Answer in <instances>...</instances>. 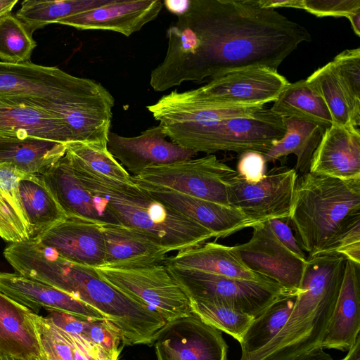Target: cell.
<instances>
[{
	"instance_id": "12",
	"label": "cell",
	"mask_w": 360,
	"mask_h": 360,
	"mask_svg": "<svg viewBox=\"0 0 360 360\" xmlns=\"http://www.w3.org/2000/svg\"><path fill=\"white\" fill-rule=\"evenodd\" d=\"M251 238L236 245L245 266L254 273L276 283L288 295H297L307 264L277 238L269 222L254 225Z\"/></svg>"
},
{
	"instance_id": "48",
	"label": "cell",
	"mask_w": 360,
	"mask_h": 360,
	"mask_svg": "<svg viewBox=\"0 0 360 360\" xmlns=\"http://www.w3.org/2000/svg\"><path fill=\"white\" fill-rule=\"evenodd\" d=\"M18 0H0V18L11 13Z\"/></svg>"
},
{
	"instance_id": "27",
	"label": "cell",
	"mask_w": 360,
	"mask_h": 360,
	"mask_svg": "<svg viewBox=\"0 0 360 360\" xmlns=\"http://www.w3.org/2000/svg\"><path fill=\"white\" fill-rule=\"evenodd\" d=\"M32 311L0 292V353L39 360L41 348Z\"/></svg>"
},
{
	"instance_id": "30",
	"label": "cell",
	"mask_w": 360,
	"mask_h": 360,
	"mask_svg": "<svg viewBox=\"0 0 360 360\" xmlns=\"http://www.w3.org/2000/svg\"><path fill=\"white\" fill-rule=\"evenodd\" d=\"M283 120L285 134L264 155V159L267 163L294 154L296 156L295 170L298 175L307 174L309 172L314 153L326 129L299 119L285 117Z\"/></svg>"
},
{
	"instance_id": "36",
	"label": "cell",
	"mask_w": 360,
	"mask_h": 360,
	"mask_svg": "<svg viewBox=\"0 0 360 360\" xmlns=\"http://www.w3.org/2000/svg\"><path fill=\"white\" fill-rule=\"evenodd\" d=\"M189 301L193 314L230 335L239 343L254 319L253 316L221 302L204 300Z\"/></svg>"
},
{
	"instance_id": "6",
	"label": "cell",
	"mask_w": 360,
	"mask_h": 360,
	"mask_svg": "<svg viewBox=\"0 0 360 360\" xmlns=\"http://www.w3.org/2000/svg\"><path fill=\"white\" fill-rule=\"evenodd\" d=\"M285 131L283 118L264 106L250 114L222 119L179 146L196 153L255 151L265 155Z\"/></svg>"
},
{
	"instance_id": "11",
	"label": "cell",
	"mask_w": 360,
	"mask_h": 360,
	"mask_svg": "<svg viewBox=\"0 0 360 360\" xmlns=\"http://www.w3.org/2000/svg\"><path fill=\"white\" fill-rule=\"evenodd\" d=\"M297 176L294 168L286 166L271 168L257 183L238 175L229 188V204L253 226L276 219L288 220Z\"/></svg>"
},
{
	"instance_id": "2",
	"label": "cell",
	"mask_w": 360,
	"mask_h": 360,
	"mask_svg": "<svg viewBox=\"0 0 360 360\" xmlns=\"http://www.w3.org/2000/svg\"><path fill=\"white\" fill-rule=\"evenodd\" d=\"M4 256L15 273L50 285L99 311L121 333L123 345L153 344L166 321L124 295L94 267L72 263L37 238L11 243Z\"/></svg>"
},
{
	"instance_id": "17",
	"label": "cell",
	"mask_w": 360,
	"mask_h": 360,
	"mask_svg": "<svg viewBox=\"0 0 360 360\" xmlns=\"http://www.w3.org/2000/svg\"><path fill=\"white\" fill-rule=\"evenodd\" d=\"M162 6L160 0H109L103 6L65 18L58 23L81 30H108L129 37L155 20Z\"/></svg>"
},
{
	"instance_id": "40",
	"label": "cell",
	"mask_w": 360,
	"mask_h": 360,
	"mask_svg": "<svg viewBox=\"0 0 360 360\" xmlns=\"http://www.w3.org/2000/svg\"><path fill=\"white\" fill-rule=\"evenodd\" d=\"M291 8L303 9L316 17H345L360 11L359 0H292Z\"/></svg>"
},
{
	"instance_id": "42",
	"label": "cell",
	"mask_w": 360,
	"mask_h": 360,
	"mask_svg": "<svg viewBox=\"0 0 360 360\" xmlns=\"http://www.w3.org/2000/svg\"><path fill=\"white\" fill-rule=\"evenodd\" d=\"M0 237L10 243L29 239L28 232L23 223L1 191Z\"/></svg>"
},
{
	"instance_id": "26",
	"label": "cell",
	"mask_w": 360,
	"mask_h": 360,
	"mask_svg": "<svg viewBox=\"0 0 360 360\" xmlns=\"http://www.w3.org/2000/svg\"><path fill=\"white\" fill-rule=\"evenodd\" d=\"M102 231L105 244L103 266L162 262L169 252L146 234L124 226H102Z\"/></svg>"
},
{
	"instance_id": "9",
	"label": "cell",
	"mask_w": 360,
	"mask_h": 360,
	"mask_svg": "<svg viewBox=\"0 0 360 360\" xmlns=\"http://www.w3.org/2000/svg\"><path fill=\"white\" fill-rule=\"evenodd\" d=\"M236 170L214 155L155 165L131 176L133 181L143 182L174 191L229 205V191Z\"/></svg>"
},
{
	"instance_id": "16",
	"label": "cell",
	"mask_w": 360,
	"mask_h": 360,
	"mask_svg": "<svg viewBox=\"0 0 360 360\" xmlns=\"http://www.w3.org/2000/svg\"><path fill=\"white\" fill-rule=\"evenodd\" d=\"M68 218L101 226L120 225L102 198L92 194L76 175L65 155L39 174Z\"/></svg>"
},
{
	"instance_id": "34",
	"label": "cell",
	"mask_w": 360,
	"mask_h": 360,
	"mask_svg": "<svg viewBox=\"0 0 360 360\" xmlns=\"http://www.w3.org/2000/svg\"><path fill=\"white\" fill-rule=\"evenodd\" d=\"M109 0H25L15 16L31 32L70 15L98 8Z\"/></svg>"
},
{
	"instance_id": "41",
	"label": "cell",
	"mask_w": 360,
	"mask_h": 360,
	"mask_svg": "<svg viewBox=\"0 0 360 360\" xmlns=\"http://www.w3.org/2000/svg\"><path fill=\"white\" fill-rule=\"evenodd\" d=\"M83 336L112 354H120L123 345L121 333L107 319H89Z\"/></svg>"
},
{
	"instance_id": "25",
	"label": "cell",
	"mask_w": 360,
	"mask_h": 360,
	"mask_svg": "<svg viewBox=\"0 0 360 360\" xmlns=\"http://www.w3.org/2000/svg\"><path fill=\"white\" fill-rule=\"evenodd\" d=\"M41 348L39 360H120L89 338L63 330L45 317L31 311Z\"/></svg>"
},
{
	"instance_id": "3",
	"label": "cell",
	"mask_w": 360,
	"mask_h": 360,
	"mask_svg": "<svg viewBox=\"0 0 360 360\" xmlns=\"http://www.w3.org/2000/svg\"><path fill=\"white\" fill-rule=\"evenodd\" d=\"M347 259L337 252L307 257L300 292L279 333L239 360H292L321 347L342 283Z\"/></svg>"
},
{
	"instance_id": "38",
	"label": "cell",
	"mask_w": 360,
	"mask_h": 360,
	"mask_svg": "<svg viewBox=\"0 0 360 360\" xmlns=\"http://www.w3.org/2000/svg\"><path fill=\"white\" fill-rule=\"evenodd\" d=\"M330 62L352 103L360 110V49L344 50Z\"/></svg>"
},
{
	"instance_id": "37",
	"label": "cell",
	"mask_w": 360,
	"mask_h": 360,
	"mask_svg": "<svg viewBox=\"0 0 360 360\" xmlns=\"http://www.w3.org/2000/svg\"><path fill=\"white\" fill-rule=\"evenodd\" d=\"M32 34L15 15L9 13L0 18V62L30 63L37 46Z\"/></svg>"
},
{
	"instance_id": "28",
	"label": "cell",
	"mask_w": 360,
	"mask_h": 360,
	"mask_svg": "<svg viewBox=\"0 0 360 360\" xmlns=\"http://www.w3.org/2000/svg\"><path fill=\"white\" fill-rule=\"evenodd\" d=\"M19 193L28 224L29 239L39 237L68 219L39 174H31L20 180Z\"/></svg>"
},
{
	"instance_id": "23",
	"label": "cell",
	"mask_w": 360,
	"mask_h": 360,
	"mask_svg": "<svg viewBox=\"0 0 360 360\" xmlns=\"http://www.w3.org/2000/svg\"><path fill=\"white\" fill-rule=\"evenodd\" d=\"M0 135L32 137L64 144L75 142L70 131L52 115L3 96H0Z\"/></svg>"
},
{
	"instance_id": "15",
	"label": "cell",
	"mask_w": 360,
	"mask_h": 360,
	"mask_svg": "<svg viewBox=\"0 0 360 360\" xmlns=\"http://www.w3.org/2000/svg\"><path fill=\"white\" fill-rule=\"evenodd\" d=\"M167 138L159 124L132 137L110 131L107 148L131 176L139 174L148 167L191 160L196 155L194 151L182 148Z\"/></svg>"
},
{
	"instance_id": "7",
	"label": "cell",
	"mask_w": 360,
	"mask_h": 360,
	"mask_svg": "<svg viewBox=\"0 0 360 360\" xmlns=\"http://www.w3.org/2000/svg\"><path fill=\"white\" fill-rule=\"evenodd\" d=\"M94 269L108 283L156 311L166 322L193 314L188 298L169 273L165 261Z\"/></svg>"
},
{
	"instance_id": "14",
	"label": "cell",
	"mask_w": 360,
	"mask_h": 360,
	"mask_svg": "<svg viewBox=\"0 0 360 360\" xmlns=\"http://www.w3.org/2000/svg\"><path fill=\"white\" fill-rule=\"evenodd\" d=\"M153 344L158 360H227L221 331L194 314L166 322Z\"/></svg>"
},
{
	"instance_id": "10",
	"label": "cell",
	"mask_w": 360,
	"mask_h": 360,
	"mask_svg": "<svg viewBox=\"0 0 360 360\" xmlns=\"http://www.w3.org/2000/svg\"><path fill=\"white\" fill-rule=\"evenodd\" d=\"M103 86L56 67L0 62V96L70 101L92 94Z\"/></svg>"
},
{
	"instance_id": "31",
	"label": "cell",
	"mask_w": 360,
	"mask_h": 360,
	"mask_svg": "<svg viewBox=\"0 0 360 360\" xmlns=\"http://www.w3.org/2000/svg\"><path fill=\"white\" fill-rule=\"evenodd\" d=\"M270 109L283 118L304 120L324 129L333 124L323 100L306 79L289 82Z\"/></svg>"
},
{
	"instance_id": "20",
	"label": "cell",
	"mask_w": 360,
	"mask_h": 360,
	"mask_svg": "<svg viewBox=\"0 0 360 360\" xmlns=\"http://www.w3.org/2000/svg\"><path fill=\"white\" fill-rule=\"evenodd\" d=\"M60 257L80 265H103L105 244L102 226L68 218L36 238Z\"/></svg>"
},
{
	"instance_id": "1",
	"label": "cell",
	"mask_w": 360,
	"mask_h": 360,
	"mask_svg": "<svg viewBox=\"0 0 360 360\" xmlns=\"http://www.w3.org/2000/svg\"><path fill=\"white\" fill-rule=\"evenodd\" d=\"M167 49L150 85L164 91L186 82H209L249 68L276 70L310 41L302 25L259 0H191L167 30Z\"/></svg>"
},
{
	"instance_id": "44",
	"label": "cell",
	"mask_w": 360,
	"mask_h": 360,
	"mask_svg": "<svg viewBox=\"0 0 360 360\" xmlns=\"http://www.w3.org/2000/svg\"><path fill=\"white\" fill-rule=\"evenodd\" d=\"M330 252L339 253L347 259L360 264V221L340 236Z\"/></svg>"
},
{
	"instance_id": "4",
	"label": "cell",
	"mask_w": 360,
	"mask_h": 360,
	"mask_svg": "<svg viewBox=\"0 0 360 360\" xmlns=\"http://www.w3.org/2000/svg\"><path fill=\"white\" fill-rule=\"evenodd\" d=\"M288 221L307 257L330 252L340 236L360 221V179L298 175Z\"/></svg>"
},
{
	"instance_id": "39",
	"label": "cell",
	"mask_w": 360,
	"mask_h": 360,
	"mask_svg": "<svg viewBox=\"0 0 360 360\" xmlns=\"http://www.w3.org/2000/svg\"><path fill=\"white\" fill-rule=\"evenodd\" d=\"M30 174L31 173L22 171L13 163H0V191L22 221L27 232L28 224L20 200L19 182Z\"/></svg>"
},
{
	"instance_id": "8",
	"label": "cell",
	"mask_w": 360,
	"mask_h": 360,
	"mask_svg": "<svg viewBox=\"0 0 360 360\" xmlns=\"http://www.w3.org/2000/svg\"><path fill=\"white\" fill-rule=\"evenodd\" d=\"M165 263L169 273L189 300L221 302L254 318L276 300L286 295L271 281L238 279Z\"/></svg>"
},
{
	"instance_id": "24",
	"label": "cell",
	"mask_w": 360,
	"mask_h": 360,
	"mask_svg": "<svg viewBox=\"0 0 360 360\" xmlns=\"http://www.w3.org/2000/svg\"><path fill=\"white\" fill-rule=\"evenodd\" d=\"M165 262L172 266L195 269L223 276L255 281H270L250 270L242 261L236 245L207 242L178 251Z\"/></svg>"
},
{
	"instance_id": "33",
	"label": "cell",
	"mask_w": 360,
	"mask_h": 360,
	"mask_svg": "<svg viewBox=\"0 0 360 360\" xmlns=\"http://www.w3.org/2000/svg\"><path fill=\"white\" fill-rule=\"evenodd\" d=\"M297 295H282L254 318L240 342L246 357L266 345L282 329L289 318Z\"/></svg>"
},
{
	"instance_id": "5",
	"label": "cell",
	"mask_w": 360,
	"mask_h": 360,
	"mask_svg": "<svg viewBox=\"0 0 360 360\" xmlns=\"http://www.w3.org/2000/svg\"><path fill=\"white\" fill-rule=\"evenodd\" d=\"M71 165L85 187L103 199L120 225L146 234L169 252L189 248L214 238L209 230L134 182H121Z\"/></svg>"
},
{
	"instance_id": "13",
	"label": "cell",
	"mask_w": 360,
	"mask_h": 360,
	"mask_svg": "<svg viewBox=\"0 0 360 360\" xmlns=\"http://www.w3.org/2000/svg\"><path fill=\"white\" fill-rule=\"evenodd\" d=\"M289 84L276 70L249 67L224 73L194 89L201 98L228 106H264L274 102Z\"/></svg>"
},
{
	"instance_id": "18",
	"label": "cell",
	"mask_w": 360,
	"mask_h": 360,
	"mask_svg": "<svg viewBox=\"0 0 360 360\" xmlns=\"http://www.w3.org/2000/svg\"><path fill=\"white\" fill-rule=\"evenodd\" d=\"M180 214L209 230L214 238H226L253 226L242 212L225 205L146 183L133 181Z\"/></svg>"
},
{
	"instance_id": "21",
	"label": "cell",
	"mask_w": 360,
	"mask_h": 360,
	"mask_svg": "<svg viewBox=\"0 0 360 360\" xmlns=\"http://www.w3.org/2000/svg\"><path fill=\"white\" fill-rule=\"evenodd\" d=\"M309 172L343 180L360 179L359 129L333 124L323 134Z\"/></svg>"
},
{
	"instance_id": "19",
	"label": "cell",
	"mask_w": 360,
	"mask_h": 360,
	"mask_svg": "<svg viewBox=\"0 0 360 360\" xmlns=\"http://www.w3.org/2000/svg\"><path fill=\"white\" fill-rule=\"evenodd\" d=\"M0 292L37 314L44 308L86 319H106L94 308L69 294L18 273L0 272Z\"/></svg>"
},
{
	"instance_id": "22",
	"label": "cell",
	"mask_w": 360,
	"mask_h": 360,
	"mask_svg": "<svg viewBox=\"0 0 360 360\" xmlns=\"http://www.w3.org/2000/svg\"><path fill=\"white\" fill-rule=\"evenodd\" d=\"M360 332V264L347 259L344 278L321 347L343 352Z\"/></svg>"
},
{
	"instance_id": "49",
	"label": "cell",
	"mask_w": 360,
	"mask_h": 360,
	"mask_svg": "<svg viewBox=\"0 0 360 360\" xmlns=\"http://www.w3.org/2000/svg\"><path fill=\"white\" fill-rule=\"evenodd\" d=\"M347 19L349 20L354 33L360 36V11L351 14Z\"/></svg>"
},
{
	"instance_id": "45",
	"label": "cell",
	"mask_w": 360,
	"mask_h": 360,
	"mask_svg": "<svg viewBox=\"0 0 360 360\" xmlns=\"http://www.w3.org/2000/svg\"><path fill=\"white\" fill-rule=\"evenodd\" d=\"M269 222L277 238L287 248L300 258H307L287 223L277 219H271Z\"/></svg>"
},
{
	"instance_id": "47",
	"label": "cell",
	"mask_w": 360,
	"mask_h": 360,
	"mask_svg": "<svg viewBox=\"0 0 360 360\" xmlns=\"http://www.w3.org/2000/svg\"><path fill=\"white\" fill-rule=\"evenodd\" d=\"M347 352V354L340 360H360V335L357 336L354 345Z\"/></svg>"
},
{
	"instance_id": "35",
	"label": "cell",
	"mask_w": 360,
	"mask_h": 360,
	"mask_svg": "<svg viewBox=\"0 0 360 360\" xmlns=\"http://www.w3.org/2000/svg\"><path fill=\"white\" fill-rule=\"evenodd\" d=\"M65 156L78 167L121 182L133 183L131 175L110 153L107 146L84 142H69Z\"/></svg>"
},
{
	"instance_id": "43",
	"label": "cell",
	"mask_w": 360,
	"mask_h": 360,
	"mask_svg": "<svg viewBox=\"0 0 360 360\" xmlns=\"http://www.w3.org/2000/svg\"><path fill=\"white\" fill-rule=\"evenodd\" d=\"M266 162L264 155L255 151L240 154L236 172L239 176L250 183H257L265 176Z\"/></svg>"
},
{
	"instance_id": "46",
	"label": "cell",
	"mask_w": 360,
	"mask_h": 360,
	"mask_svg": "<svg viewBox=\"0 0 360 360\" xmlns=\"http://www.w3.org/2000/svg\"><path fill=\"white\" fill-rule=\"evenodd\" d=\"M292 360H333V359L323 350V348L317 347L304 354L295 357Z\"/></svg>"
},
{
	"instance_id": "29",
	"label": "cell",
	"mask_w": 360,
	"mask_h": 360,
	"mask_svg": "<svg viewBox=\"0 0 360 360\" xmlns=\"http://www.w3.org/2000/svg\"><path fill=\"white\" fill-rule=\"evenodd\" d=\"M65 152L64 143L0 135V163H13L27 173L41 174L63 158Z\"/></svg>"
},
{
	"instance_id": "32",
	"label": "cell",
	"mask_w": 360,
	"mask_h": 360,
	"mask_svg": "<svg viewBox=\"0 0 360 360\" xmlns=\"http://www.w3.org/2000/svg\"><path fill=\"white\" fill-rule=\"evenodd\" d=\"M306 80L323 100L333 124L359 129L360 110L352 103L331 62L316 70Z\"/></svg>"
},
{
	"instance_id": "50",
	"label": "cell",
	"mask_w": 360,
	"mask_h": 360,
	"mask_svg": "<svg viewBox=\"0 0 360 360\" xmlns=\"http://www.w3.org/2000/svg\"><path fill=\"white\" fill-rule=\"evenodd\" d=\"M0 360H25V359L0 353Z\"/></svg>"
}]
</instances>
